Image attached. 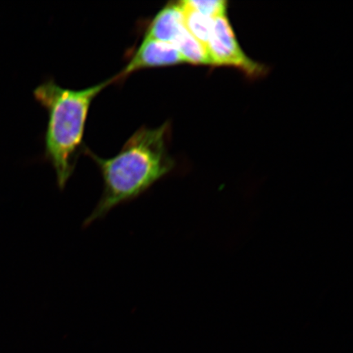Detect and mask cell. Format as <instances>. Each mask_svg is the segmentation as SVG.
<instances>
[{
	"label": "cell",
	"mask_w": 353,
	"mask_h": 353,
	"mask_svg": "<svg viewBox=\"0 0 353 353\" xmlns=\"http://www.w3.org/2000/svg\"><path fill=\"white\" fill-rule=\"evenodd\" d=\"M180 3L183 7L185 26L188 32L194 38H196L207 50V46H208L211 37L213 19L192 10L187 6L183 1Z\"/></svg>",
	"instance_id": "52a82bcc"
},
{
	"label": "cell",
	"mask_w": 353,
	"mask_h": 353,
	"mask_svg": "<svg viewBox=\"0 0 353 353\" xmlns=\"http://www.w3.org/2000/svg\"><path fill=\"white\" fill-rule=\"evenodd\" d=\"M182 56L185 63L193 65H210L206 48L185 29L173 43Z\"/></svg>",
	"instance_id": "8992f818"
},
{
	"label": "cell",
	"mask_w": 353,
	"mask_h": 353,
	"mask_svg": "<svg viewBox=\"0 0 353 353\" xmlns=\"http://www.w3.org/2000/svg\"><path fill=\"white\" fill-rule=\"evenodd\" d=\"M182 63L185 61L173 44L144 38L129 64L117 74V78L118 81L139 70Z\"/></svg>",
	"instance_id": "277c9868"
},
{
	"label": "cell",
	"mask_w": 353,
	"mask_h": 353,
	"mask_svg": "<svg viewBox=\"0 0 353 353\" xmlns=\"http://www.w3.org/2000/svg\"><path fill=\"white\" fill-rule=\"evenodd\" d=\"M170 125L156 129L142 127L127 141L116 157L101 158L90 150L86 154L99 166L103 192L98 205L83 223L90 226L116 207L143 195L173 169L174 163L167 150Z\"/></svg>",
	"instance_id": "6da1fadb"
},
{
	"label": "cell",
	"mask_w": 353,
	"mask_h": 353,
	"mask_svg": "<svg viewBox=\"0 0 353 353\" xmlns=\"http://www.w3.org/2000/svg\"><path fill=\"white\" fill-rule=\"evenodd\" d=\"M183 3L192 10L212 19L227 15L228 3L223 0H188Z\"/></svg>",
	"instance_id": "ba28073f"
},
{
	"label": "cell",
	"mask_w": 353,
	"mask_h": 353,
	"mask_svg": "<svg viewBox=\"0 0 353 353\" xmlns=\"http://www.w3.org/2000/svg\"><path fill=\"white\" fill-rule=\"evenodd\" d=\"M117 81L114 77L95 86L74 90L50 79L34 90L35 100L48 112L46 157L54 167L60 190L65 188L73 174L92 101Z\"/></svg>",
	"instance_id": "7a4b0ae2"
},
{
	"label": "cell",
	"mask_w": 353,
	"mask_h": 353,
	"mask_svg": "<svg viewBox=\"0 0 353 353\" xmlns=\"http://www.w3.org/2000/svg\"><path fill=\"white\" fill-rule=\"evenodd\" d=\"M185 29L186 26L181 3H169L154 17L144 38L172 44Z\"/></svg>",
	"instance_id": "5b68a950"
},
{
	"label": "cell",
	"mask_w": 353,
	"mask_h": 353,
	"mask_svg": "<svg viewBox=\"0 0 353 353\" xmlns=\"http://www.w3.org/2000/svg\"><path fill=\"white\" fill-rule=\"evenodd\" d=\"M207 52L210 65L232 66L249 77L261 76L264 72L263 66L250 59L242 50L227 15L213 19Z\"/></svg>",
	"instance_id": "3957f363"
}]
</instances>
